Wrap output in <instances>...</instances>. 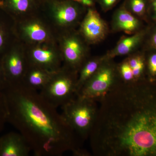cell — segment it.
Listing matches in <instances>:
<instances>
[{"mask_svg": "<svg viewBox=\"0 0 156 156\" xmlns=\"http://www.w3.org/2000/svg\"><path fill=\"white\" fill-rule=\"evenodd\" d=\"M8 122L22 134L36 156H60L80 147V137L57 108L39 91L19 84L3 91Z\"/></svg>", "mask_w": 156, "mask_h": 156, "instance_id": "cell-1", "label": "cell"}, {"mask_svg": "<svg viewBox=\"0 0 156 156\" xmlns=\"http://www.w3.org/2000/svg\"><path fill=\"white\" fill-rule=\"evenodd\" d=\"M49 1L42 3L40 12L56 35L78 28L87 10L69 1Z\"/></svg>", "mask_w": 156, "mask_h": 156, "instance_id": "cell-2", "label": "cell"}, {"mask_svg": "<svg viewBox=\"0 0 156 156\" xmlns=\"http://www.w3.org/2000/svg\"><path fill=\"white\" fill-rule=\"evenodd\" d=\"M98 106L97 101L77 95L62 107L61 113L80 139L83 140L89 138Z\"/></svg>", "mask_w": 156, "mask_h": 156, "instance_id": "cell-3", "label": "cell"}, {"mask_svg": "<svg viewBox=\"0 0 156 156\" xmlns=\"http://www.w3.org/2000/svg\"><path fill=\"white\" fill-rule=\"evenodd\" d=\"M78 77V72L62 65L39 92L53 106L61 108L77 96Z\"/></svg>", "mask_w": 156, "mask_h": 156, "instance_id": "cell-4", "label": "cell"}, {"mask_svg": "<svg viewBox=\"0 0 156 156\" xmlns=\"http://www.w3.org/2000/svg\"><path fill=\"white\" fill-rule=\"evenodd\" d=\"M121 81L117 64L113 59L104 56L97 71L84 84L77 95L98 103Z\"/></svg>", "mask_w": 156, "mask_h": 156, "instance_id": "cell-5", "label": "cell"}, {"mask_svg": "<svg viewBox=\"0 0 156 156\" xmlns=\"http://www.w3.org/2000/svg\"><path fill=\"white\" fill-rule=\"evenodd\" d=\"M56 40L63 59V65L78 73L84 62L90 57L89 45L77 29L57 34Z\"/></svg>", "mask_w": 156, "mask_h": 156, "instance_id": "cell-6", "label": "cell"}, {"mask_svg": "<svg viewBox=\"0 0 156 156\" xmlns=\"http://www.w3.org/2000/svg\"><path fill=\"white\" fill-rule=\"evenodd\" d=\"M17 40L24 45H32L56 39V34L40 12L15 21Z\"/></svg>", "mask_w": 156, "mask_h": 156, "instance_id": "cell-7", "label": "cell"}, {"mask_svg": "<svg viewBox=\"0 0 156 156\" xmlns=\"http://www.w3.org/2000/svg\"><path fill=\"white\" fill-rule=\"evenodd\" d=\"M24 46L29 64L51 72L58 70L63 65V59L56 39Z\"/></svg>", "mask_w": 156, "mask_h": 156, "instance_id": "cell-8", "label": "cell"}, {"mask_svg": "<svg viewBox=\"0 0 156 156\" xmlns=\"http://www.w3.org/2000/svg\"><path fill=\"white\" fill-rule=\"evenodd\" d=\"M1 59L8 86L21 84L28 64L24 45L17 40Z\"/></svg>", "mask_w": 156, "mask_h": 156, "instance_id": "cell-9", "label": "cell"}, {"mask_svg": "<svg viewBox=\"0 0 156 156\" xmlns=\"http://www.w3.org/2000/svg\"><path fill=\"white\" fill-rule=\"evenodd\" d=\"M79 33L89 45L103 41L108 33V26L96 10L87 9L77 28Z\"/></svg>", "mask_w": 156, "mask_h": 156, "instance_id": "cell-10", "label": "cell"}, {"mask_svg": "<svg viewBox=\"0 0 156 156\" xmlns=\"http://www.w3.org/2000/svg\"><path fill=\"white\" fill-rule=\"evenodd\" d=\"M42 3L36 0H2L0 10L17 21L39 13Z\"/></svg>", "mask_w": 156, "mask_h": 156, "instance_id": "cell-11", "label": "cell"}, {"mask_svg": "<svg viewBox=\"0 0 156 156\" xmlns=\"http://www.w3.org/2000/svg\"><path fill=\"white\" fill-rule=\"evenodd\" d=\"M31 149L19 132H11L0 137V156H28Z\"/></svg>", "mask_w": 156, "mask_h": 156, "instance_id": "cell-12", "label": "cell"}, {"mask_svg": "<svg viewBox=\"0 0 156 156\" xmlns=\"http://www.w3.org/2000/svg\"><path fill=\"white\" fill-rule=\"evenodd\" d=\"M143 21L126 8H121L113 14L112 21V30L114 32H123L132 34L145 27Z\"/></svg>", "mask_w": 156, "mask_h": 156, "instance_id": "cell-13", "label": "cell"}, {"mask_svg": "<svg viewBox=\"0 0 156 156\" xmlns=\"http://www.w3.org/2000/svg\"><path fill=\"white\" fill-rule=\"evenodd\" d=\"M147 30V26L130 36L122 38L112 50L104 56L105 58L113 59L116 56L129 55L136 52L142 46Z\"/></svg>", "mask_w": 156, "mask_h": 156, "instance_id": "cell-14", "label": "cell"}, {"mask_svg": "<svg viewBox=\"0 0 156 156\" xmlns=\"http://www.w3.org/2000/svg\"><path fill=\"white\" fill-rule=\"evenodd\" d=\"M17 40L15 20L5 11L0 10V58Z\"/></svg>", "mask_w": 156, "mask_h": 156, "instance_id": "cell-15", "label": "cell"}, {"mask_svg": "<svg viewBox=\"0 0 156 156\" xmlns=\"http://www.w3.org/2000/svg\"><path fill=\"white\" fill-rule=\"evenodd\" d=\"M53 72L28 63L21 84L40 91L48 83Z\"/></svg>", "mask_w": 156, "mask_h": 156, "instance_id": "cell-16", "label": "cell"}, {"mask_svg": "<svg viewBox=\"0 0 156 156\" xmlns=\"http://www.w3.org/2000/svg\"><path fill=\"white\" fill-rule=\"evenodd\" d=\"M104 59V56L89 57L78 72L77 94L84 84L94 75Z\"/></svg>", "mask_w": 156, "mask_h": 156, "instance_id": "cell-17", "label": "cell"}, {"mask_svg": "<svg viewBox=\"0 0 156 156\" xmlns=\"http://www.w3.org/2000/svg\"><path fill=\"white\" fill-rule=\"evenodd\" d=\"M126 58L133 71L134 81L146 78L145 52L144 50L136 51L128 55Z\"/></svg>", "mask_w": 156, "mask_h": 156, "instance_id": "cell-18", "label": "cell"}, {"mask_svg": "<svg viewBox=\"0 0 156 156\" xmlns=\"http://www.w3.org/2000/svg\"><path fill=\"white\" fill-rule=\"evenodd\" d=\"M147 0H130L129 4V12L147 22Z\"/></svg>", "mask_w": 156, "mask_h": 156, "instance_id": "cell-19", "label": "cell"}, {"mask_svg": "<svg viewBox=\"0 0 156 156\" xmlns=\"http://www.w3.org/2000/svg\"><path fill=\"white\" fill-rule=\"evenodd\" d=\"M145 52L146 76L151 81H156V50Z\"/></svg>", "mask_w": 156, "mask_h": 156, "instance_id": "cell-20", "label": "cell"}, {"mask_svg": "<svg viewBox=\"0 0 156 156\" xmlns=\"http://www.w3.org/2000/svg\"><path fill=\"white\" fill-rule=\"evenodd\" d=\"M142 46L144 51L156 50V23L147 26V32Z\"/></svg>", "mask_w": 156, "mask_h": 156, "instance_id": "cell-21", "label": "cell"}, {"mask_svg": "<svg viewBox=\"0 0 156 156\" xmlns=\"http://www.w3.org/2000/svg\"><path fill=\"white\" fill-rule=\"evenodd\" d=\"M117 68L121 80L125 83L134 81L133 71L127 58L124 59L119 64H117Z\"/></svg>", "mask_w": 156, "mask_h": 156, "instance_id": "cell-22", "label": "cell"}, {"mask_svg": "<svg viewBox=\"0 0 156 156\" xmlns=\"http://www.w3.org/2000/svg\"><path fill=\"white\" fill-rule=\"evenodd\" d=\"M7 122L8 111L5 98L3 91H0V132L3 130Z\"/></svg>", "mask_w": 156, "mask_h": 156, "instance_id": "cell-23", "label": "cell"}, {"mask_svg": "<svg viewBox=\"0 0 156 156\" xmlns=\"http://www.w3.org/2000/svg\"><path fill=\"white\" fill-rule=\"evenodd\" d=\"M147 22L149 24L156 23V0H147Z\"/></svg>", "mask_w": 156, "mask_h": 156, "instance_id": "cell-24", "label": "cell"}, {"mask_svg": "<svg viewBox=\"0 0 156 156\" xmlns=\"http://www.w3.org/2000/svg\"><path fill=\"white\" fill-rule=\"evenodd\" d=\"M8 86L0 58V91H3Z\"/></svg>", "mask_w": 156, "mask_h": 156, "instance_id": "cell-25", "label": "cell"}, {"mask_svg": "<svg viewBox=\"0 0 156 156\" xmlns=\"http://www.w3.org/2000/svg\"><path fill=\"white\" fill-rule=\"evenodd\" d=\"M117 1V0H101V5L103 10L107 11L111 9Z\"/></svg>", "mask_w": 156, "mask_h": 156, "instance_id": "cell-26", "label": "cell"}, {"mask_svg": "<svg viewBox=\"0 0 156 156\" xmlns=\"http://www.w3.org/2000/svg\"><path fill=\"white\" fill-rule=\"evenodd\" d=\"M76 1L80 3L84 7H89V8H91L93 4V0H76Z\"/></svg>", "mask_w": 156, "mask_h": 156, "instance_id": "cell-27", "label": "cell"}, {"mask_svg": "<svg viewBox=\"0 0 156 156\" xmlns=\"http://www.w3.org/2000/svg\"><path fill=\"white\" fill-rule=\"evenodd\" d=\"M2 1V0H0V2H1V1Z\"/></svg>", "mask_w": 156, "mask_h": 156, "instance_id": "cell-28", "label": "cell"}]
</instances>
